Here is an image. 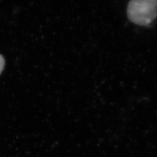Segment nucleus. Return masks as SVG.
I'll return each mask as SVG.
<instances>
[{
    "label": "nucleus",
    "mask_w": 157,
    "mask_h": 157,
    "mask_svg": "<svg viewBox=\"0 0 157 157\" xmlns=\"http://www.w3.org/2000/svg\"><path fill=\"white\" fill-rule=\"evenodd\" d=\"M127 12L132 22L147 26L157 17V0H132L129 2Z\"/></svg>",
    "instance_id": "nucleus-1"
},
{
    "label": "nucleus",
    "mask_w": 157,
    "mask_h": 157,
    "mask_svg": "<svg viewBox=\"0 0 157 157\" xmlns=\"http://www.w3.org/2000/svg\"><path fill=\"white\" fill-rule=\"evenodd\" d=\"M5 65V60L4 57L0 55V74L2 72Z\"/></svg>",
    "instance_id": "nucleus-2"
}]
</instances>
